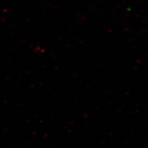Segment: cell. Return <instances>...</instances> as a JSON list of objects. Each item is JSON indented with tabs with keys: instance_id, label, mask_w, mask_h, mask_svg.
<instances>
[]
</instances>
